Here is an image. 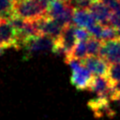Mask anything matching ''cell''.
I'll list each match as a JSON object with an SVG mask.
<instances>
[{
    "label": "cell",
    "instance_id": "6da1fadb",
    "mask_svg": "<svg viewBox=\"0 0 120 120\" xmlns=\"http://www.w3.org/2000/svg\"><path fill=\"white\" fill-rule=\"evenodd\" d=\"M13 10L16 15L33 21L47 16L48 8L40 0H18L13 3Z\"/></svg>",
    "mask_w": 120,
    "mask_h": 120
},
{
    "label": "cell",
    "instance_id": "7a4b0ae2",
    "mask_svg": "<svg viewBox=\"0 0 120 120\" xmlns=\"http://www.w3.org/2000/svg\"><path fill=\"white\" fill-rule=\"evenodd\" d=\"M55 47V39L45 35H39L28 39L24 44V50L26 56L38 54L39 52L51 51L53 52Z\"/></svg>",
    "mask_w": 120,
    "mask_h": 120
},
{
    "label": "cell",
    "instance_id": "3957f363",
    "mask_svg": "<svg viewBox=\"0 0 120 120\" xmlns=\"http://www.w3.org/2000/svg\"><path fill=\"white\" fill-rule=\"evenodd\" d=\"M75 24L70 23L63 28L62 34L58 39L55 40L56 46H58L64 52V58L67 59L72 52L76 43L77 38L75 35Z\"/></svg>",
    "mask_w": 120,
    "mask_h": 120
},
{
    "label": "cell",
    "instance_id": "277c9868",
    "mask_svg": "<svg viewBox=\"0 0 120 120\" xmlns=\"http://www.w3.org/2000/svg\"><path fill=\"white\" fill-rule=\"evenodd\" d=\"M35 21L39 35H45L51 37L55 40L60 38L64 27L56 20L45 16Z\"/></svg>",
    "mask_w": 120,
    "mask_h": 120
},
{
    "label": "cell",
    "instance_id": "5b68a950",
    "mask_svg": "<svg viewBox=\"0 0 120 120\" xmlns=\"http://www.w3.org/2000/svg\"><path fill=\"white\" fill-rule=\"evenodd\" d=\"M110 99L104 96H96V98L88 101V107L94 112L97 118L101 117H113L114 111L111 107Z\"/></svg>",
    "mask_w": 120,
    "mask_h": 120
},
{
    "label": "cell",
    "instance_id": "8992f818",
    "mask_svg": "<svg viewBox=\"0 0 120 120\" xmlns=\"http://www.w3.org/2000/svg\"><path fill=\"white\" fill-rule=\"evenodd\" d=\"M0 46L4 49L16 48L18 49V40L16 31L8 20L0 18Z\"/></svg>",
    "mask_w": 120,
    "mask_h": 120
},
{
    "label": "cell",
    "instance_id": "52a82bcc",
    "mask_svg": "<svg viewBox=\"0 0 120 120\" xmlns=\"http://www.w3.org/2000/svg\"><path fill=\"white\" fill-rule=\"evenodd\" d=\"M99 56L109 64L120 63V38L103 41Z\"/></svg>",
    "mask_w": 120,
    "mask_h": 120
},
{
    "label": "cell",
    "instance_id": "ba28073f",
    "mask_svg": "<svg viewBox=\"0 0 120 120\" xmlns=\"http://www.w3.org/2000/svg\"><path fill=\"white\" fill-rule=\"evenodd\" d=\"M82 66L88 68L92 74L96 76H107L109 70V63L100 56L88 55L82 61Z\"/></svg>",
    "mask_w": 120,
    "mask_h": 120
},
{
    "label": "cell",
    "instance_id": "9c48e42d",
    "mask_svg": "<svg viewBox=\"0 0 120 120\" xmlns=\"http://www.w3.org/2000/svg\"><path fill=\"white\" fill-rule=\"evenodd\" d=\"M93 77L94 76L92 75L91 71L84 66H82L78 69L72 71L70 81L71 83L75 86V88L79 90H85L89 89Z\"/></svg>",
    "mask_w": 120,
    "mask_h": 120
},
{
    "label": "cell",
    "instance_id": "30bf717a",
    "mask_svg": "<svg viewBox=\"0 0 120 120\" xmlns=\"http://www.w3.org/2000/svg\"><path fill=\"white\" fill-rule=\"evenodd\" d=\"M89 10L95 17L98 22L102 25H109V20L112 13V10L105 5L101 0H98L92 4Z\"/></svg>",
    "mask_w": 120,
    "mask_h": 120
},
{
    "label": "cell",
    "instance_id": "8fae6325",
    "mask_svg": "<svg viewBox=\"0 0 120 120\" xmlns=\"http://www.w3.org/2000/svg\"><path fill=\"white\" fill-rule=\"evenodd\" d=\"M97 22V20L89 9H75L73 13V23L78 27L89 28Z\"/></svg>",
    "mask_w": 120,
    "mask_h": 120
},
{
    "label": "cell",
    "instance_id": "7c38bea8",
    "mask_svg": "<svg viewBox=\"0 0 120 120\" xmlns=\"http://www.w3.org/2000/svg\"><path fill=\"white\" fill-rule=\"evenodd\" d=\"M112 87V82L107 76H94L90 83L89 89L96 96H101L105 94Z\"/></svg>",
    "mask_w": 120,
    "mask_h": 120
},
{
    "label": "cell",
    "instance_id": "4fadbf2b",
    "mask_svg": "<svg viewBox=\"0 0 120 120\" xmlns=\"http://www.w3.org/2000/svg\"><path fill=\"white\" fill-rule=\"evenodd\" d=\"M68 6V3L60 1V0H53L48 7V10H47V16L52 19L57 18L59 15H61L66 8Z\"/></svg>",
    "mask_w": 120,
    "mask_h": 120
},
{
    "label": "cell",
    "instance_id": "5bb4252c",
    "mask_svg": "<svg viewBox=\"0 0 120 120\" xmlns=\"http://www.w3.org/2000/svg\"><path fill=\"white\" fill-rule=\"evenodd\" d=\"M87 45H86V41H78L71 52V54L65 59V61L70 59V58H75L78 60H82L87 56Z\"/></svg>",
    "mask_w": 120,
    "mask_h": 120
},
{
    "label": "cell",
    "instance_id": "9a60e30c",
    "mask_svg": "<svg viewBox=\"0 0 120 120\" xmlns=\"http://www.w3.org/2000/svg\"><path fill=\"white\" fill-rule=\"evenodd\" d=\"M102 43L103 40L96 38L94 37H91L87 41H86V45H87V54L91 55V56H98L99 55L101 47H102Z\"/></svg>",
    "mask_w": 120,
    "mask_h": 120
},
{
    "label": "cell",
    "instance_id": "2e32d148",
    "mask_svg": "<svg viewBox=\"0 0 120 120\" xmlns=\"http://www.w3.org/2000/svg\"><path fill=\"white\" fill-rule=\"evenodd\" d=\"M14 14L13 3L9 0H0V18L9 20Z\"/></svg>",
    "mask_w": 120,
    "mask_h": 120
},
{
    "label": "cell",
    "instance_id": "e0dca14e",
    "mask_svg": "<svg viewBox=\"0 0 120 120\" xmlns=\"http://www.w3.org/2000/svg\"><path fill=\"white\" fill-rule=\"evenodd\" d=\"M119 38L117 29L112 25H103L102 34H101V40H112Z\"/></svg>",
    "mask_w": 120,
    "mask_h": 120
},
{
    "label": "cell",
    "instance_id": "ac0fdd59",
    "mask_svg": "<svg viewBox=\"0 0 120 120\" xmlns=\"http://www.w3.org/2000/svg\"><path fill=\"white\" fill-rule=\"evenodd\" d=\"M96 1L98 0H69L68 4L74 9H89Z\"/></svg>",
    "mask_w": 120,
    "mask_h": 120
},
{
    "label": "cell",
    "instance_id": "d6986e66",
    "mask_svg": "<svg viewBox=\"0 0 120 120\" xmlns=\"http://www.w3.org/2000/svg\"><path fill=\"white\" fill-rule=\"evenodd\" d=\"M107 77L110 79V81L112 82H120V63L110 64Z\"/></svg>",
    "mask_w": 120,
    "mask_h": 120
},
{
    "label": "cell",
    "instance_id": "ffe728a7",
    "mask_svg": "<svg viewBox=\"0 0 120 120\" xmlns=\"http://www.w3.org/2000/svg\"><path fill=\"white\" fill-rule=\"evenodd\" d=\"M75 35L78 41H87L92 36L90 32L83 27H76L75 29Z\"/></svg>",
    "mask_w": 120,
    "mask_h": 120
},
{
    "label": "cell",
    "instance_id": "44dd1931",
    "mask_svg": "<svg viewBox=\"0 0 120 120\" xmlns=\"http://www.w3.org/2000/svg\"><path fill=\"white\" fill-rule=\"evenodd\" d=\"M102 29H103V25L100 24L98 22L95 24H93L92 26H90L89 28H87V30L90 32L91 36L94 37V38H98V39H101Z\"/></svg>",
    "mask_w": 120,
    "mask_h": 120
},
{
    "label": "cell",
    "instance_id": "7402d4cb",
    "mask_svg": "<svg viewBox=\"0 0 120 120\" xmlns=\"http://www.w3.org/2000/svg\"><path fill=\"white\" fill-rule=\"evenodd\" d=\"M109 25H112L116 29L120 28V8L112 11L109 20Z\"/></svg>",
    "mask_w": 120,
    "mask_h": 120
},
{
    "label": "cell",
    "instance_id": "603a6c76",
    "mask_svg": "<svg viewBox=\"0 0 120 120\" xmlns=\"http://www.w3.org/2000/svg\"><path fill=\"white\" fill-rule=\"evenodd\" d=\"M105 5H107L112 11L120 8V0H101Z\"/></svg>",
    "mask_w": 120,
    "mask_h": 120
},
{
    "label": "cell",
    "instance_id": "cb8c5ba5",
    "mask_svg": "<svg viewBox=\"0 0 120 120\" xmlns=\"http://www.w3.org/2000/svg\"><path fill=\"white\" fill-rule=\"evenodd\" d=\"M112 86L116 93H120V82H112Z\"/></svg>",
    "mask_w": 120,
    "mask_h": 120
},
{
    "label": "cell",
    "instance_id": "d4e9b609",
    "mask_svg": "<svg viewBox=\"0 0 120 120\" xmlns=\"http://www.w3.org/2000/svg\"><path fill=\"white\" fill-rule=\"evenodd\" d=\"M112 101H116L118 103V105L120 106V93H115V95L112 98Z\"/></svg>",
    "mask_w": 120,
    "mask_h": 120
},
{
    "label": "cell",
    "instance_id": "484cf974",
    "mask_svg": "<svg viewBox=\"0 0 120 120\" xmlns=\"http://www.w3.org/2000/svg\"><path fill=\"white\" fill-rule=\"evenodd\" d=\"M4 50H5V49H4L3 47H1V46H0V55L3 53V51H4Z\"/></svg>",
    "mask_w": 120,
    "mask_h": 120
},
{
    "label": "cell",
    "instance_id": "4316f807",
    "mask_svg": "<svg viewBox=\"0 0 120 120\" xmlns=\"http://www.w3.org/2000/svg\"><path fill=\"white\" fill-rule=\"evenodd\" d=\"M117 32H118V36H119V38H120V28L117 29Z\"/></svg>",
    "mask_w": 120,
    "mask_h": 120
},
{
    "label": "cell",
    "instance_id": "83f0119b",
    "mask_svg": "<svg viewBox=\"0 0 120 120\" xmlns=\"http://www.w3.org/2000/svg\"><path fill=\"white\" fill-rule=\"evenodd\" d=\"M60 1H63V2H66V3H68L69 0H60Z\"/></svg>",
    "mask_w": 120,
    "mask_h": 120
},
{
    "label": "cell",
    "instance_id": "f1b7e54d",
    "mask_svg": "<svg viewBox=\"0 0 120 120\" xmlns=\"http://www.w3.org/2000/svg\"><path fill=\"white\" fill-rule=\"evenodd\" d=\"M9 1H11L12 3H14V2H16V1H18V0H9Z\"/></svg>",
    "mask_w": 120,
    "mask_h": 120
}]
</instances>
